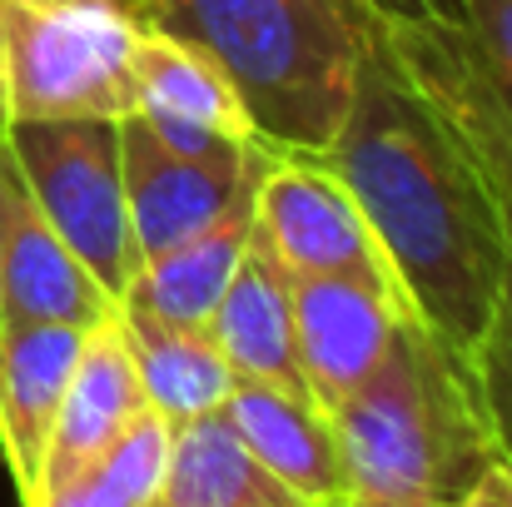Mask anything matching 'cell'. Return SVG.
I'll return each mask as SVG.
<instances>
[{
    "instance_id": "obj_1",
    "label": "cell",
    "mask_w": 512,
    "mask_h": 507,
    "mask_svg": "<svg viewBox=\"0 0 512 507\" xmlns=\"http://www.w3.org/2000/svg\"><path fill=\"white\" fill-rule=\"evenodd\" d=\"M324 160L353 189L413 314L468 358L503 279L498 199L463 135L398 65L383 25L358 60Z\"/></svg>"
},
{
    "instance_id": "obj_2",
    "label": "cell",
    "mask_w": 512,
    "mask_h": 507,
    "mask_svg": "<svg viewBox=\"0 0 512 507\" xmlns=\"http://www.w3.org/2000/svg\"><path fill=\"white\" fill-rule=\"evenodd\" d=\"M145 30L209 55L274 150L324 155L358 60L383 25L368 0H130Z\"/></svg>"
},
{
    "instance_id": "obj_3",
    "label": "cell",
    "mask_w": 512,
    "mask_h": 507,
    "mask_svg": "<svg viewBox=\"0 0 512 507\" xmlns=\"http://www.w3.org/2000/svg\"><path fill=\"white\" fill-rule=\"evenodd\" d=\"M343 498L363 507H438L493 458L468 358L423 319H403L388 358L329 413Z\"/></svg>"
},
{
    "instance_id": "obj_4",
    "label": "cell",
    "mask_w": 512,
    "mask_h": 507,
    "mask_svg": "<svg viewBox=\"0 0 512 507\" xmlns=\"http://www.w3.org/2000/svg\"><path fill=\"white\" fill-rule=\"evenodd\" d=\"M130 0H0V105L10 120L135 115Z\"/></svg>"
},
{
    "instance_id": "obj_5",
    "label": "cell",
    "mask_w": 512,
    "mask_h": 507,
    "mask_svg": "<svg viewBox=\"0 0 512 507\" xmlns=\"http://www.w3.org/2000/svg\"><path fill=\"white\" fill-rule=\"evenodd\" d=\"M383 35L398 55V65L418 80V90L448 115V125L463 135L468 155L478 160L503 224V279L488 314V329L468 353V373L478 388V408L488 423L493 458L512 468V115L503 100L478 75L473 55L458 40V25L438 20H383Z\"/></svg>"
},
{
    "instance_id": "obj_6",
    "label": "cell",
    "mask_w": 512,
    "mask_h": 507,
    "mask_svg": "<svg viewBox=\"0 0 512 507\" xmlns=\"http://www.w3.org/2000/svg\"><path fill=\"white\" fill-rule=\"evenodd\" d=\"M0 140L55 234L120 304L140 269L125 209L120 120H10Z\"/></svg>"
},
{
    "instance_id": "obj_7",
    "label": "cell",
    "mask_w": 512,
    "mask_h": 507,
    "mask_svg": "<svg viewBox=\"0 0 512 507\" xmlns=\"http://www.w3.org/2000/svg\"><path fill=\"white\" fill-rule=\"evenodd\" d=\"M254 229L294 279H358L393 304H408L403 279L393 274L373 224L363 219L353 189L324 155L304 150H264L254 179ZM418 319V314H413Z\"/></svg>"
},
{
    "instance_id": "obj_8",
    "label": "cell",
    "mask_w": 512,
    "mask_h": 507,
    "mask_svg": "<svg viewBox=\"0 0 512 507\" xmlns=\"http://www.w3.org/2000/svg\"><path fill=\"white\" fill-rule=\"evenodd\" d=\"M269 145L254 150H214L189 155L165 145L140 115L120 120V169H125V209L140 264L184 244L204 224H214L229 204H239L264 165Z\"/></svg>"
},
{
    "instance_id": "obj_9",
    "label": "cell",
    "mask_w": 512,
    "mask_h": 507,
    "mask_svg": "<svg viewBox=\"0 0 512 507\" xmlns=\"http://www.w3.org/2000/svg\"><path fill=\"white\" fill-rule=\"evenodd\" d=\"M120 304L55 234L35 204L15 155L0 140V324H75L95 329Z\"/></svg>"
},
{
    "instance_id": "obj_10",
    "label": "cell",
    "mask_w": 512,
    "mask_h": 507,
    "mask_svg": "<svg viewBox=\"0 0 512 507\" xmlns=\"http://www.w3.org/2000/svg\"><path fill=\"white\" fill-rule=\"evenodd\" d=\"M294 353L309 398L334 413L343 398L388 358L398 324L413 319L388 294L358 279H294L289 274Z\"/></svg>"
},
{
    "instance_id": "obj_11",
    "label": "cell",
    "mask_w": 512,
    "mask_h": 507,
    "mask_svg": "<svg viewBox=\"0 0 512 507\" xmlns=\"http://www.w3.org/2000/svg\"><path fill=\"white\" fill-rule=\"evenodd\" d=\"M130 75H135V115L174 150L214 155V150L264 145L239 90L209 55L140 25Z\"/></svg>"
},
{
    "instance_id": "obj_12",
    "label": "cell",
    "mask_w": 512,
    "mask_h": 507,
    "mask_svg": "<svg viewBox=\"0 0 512 507\" xmlns=\"http://www.w3.org/2000/svg\"><path fill=\"white\" fill-rule=\"evenodd\" d=\"M115 314L105 324L85 329V348L75 358V373L65 383V398H60V413H55V428H50V443H45L35 498L45 488L85 473L95 458H105L130 433V423L150 408Z\"/></svg>"
},
{
    "instance_id": "obj_13",
    "label": "cell",
    "mask_w": 512,
    "mask_h": 507,
    "mask_svg": "<svg viewBox=\"0 0 512 507\" xmlns=\"http://www.w3.org/2000/svg\"><path fill=\"white\" fill-rule=\"evenodd\" d=\"M85 348L75 324H0V458L20 507L40 488L45 443Z\"/></svg>"
},
{
    "instance_id": "obj_14",
    "label": "cell",
    "mask_w": 512,
    "mask_h": 507,
    "mask_svg": "<svg viewBox=\"0 0 512 507\" xmlns=\"http://www.w3.org/2000/svg\"><path fill=\"white\" fill-rule=\"evenodd\" d=\"M204 334L214 338V348L224 353V363L234 368L239 383H264V388H284V393L309 398L304 373H299V353H294L289 274L259 229L249 234V249H244L224 299L214 304Z\"/></svg>"
},
{
    "instance_id": "obj_15",
    "label": "cell",
    "mask_w": 512,
    "mask_h": 507,
    "mask_svg": "<svg viewBox=\"0 0 512 507\" xmlns=\"http://www.w3.org/2000/svg\"><path fill=\"white\" fill-rule=\"evenodd\" d=\"M224 418L304 507H334L343 498L339 443L329 413L314 398L264 383H234V393L224 398Z\"/></svg>"
},
{
    "instance_id": "obj_16",
    "label": "cell",
    "mask_w": 512,
    "mask_h": 507,
    "mask_svg": "<svg viewBox=\"0 0 512 507\" xmlns=\"http://www.w3.org/2000/svg\"><path fill=\"white\" fill-rule=\"evenodd\" d=\"M249 234H254V189L239 204H229L214 224L189 234L184 244L145 259L120 304H130L150 319L179 324V329H204L249 249Z\"/></svg>"
},
{
    "instance_id": "obj_17",
    "label": "cell",
    "mask_w": 512,
    "mask_h": 507,
    "mask_svg": "<svg viewBox=\"0 0 512 507\" xmlns=\"http://www.w3.org/2000/svg\"><path fill=\"white\" fill-rule=\"evenodd\" d=\"M155 507H304L219 413L170 428L165 478Z\"/></svg>"
},
{
    "instance_id": "obj_18",
    "label": "cell",
    "mask_w": 512,
    "mask_h": 507,
    "mask_svg": "<svg viewBox=\"0 0 512 507\" xmlns=\"http://www.w3.org/2000/svg\"><path fill=\"white\" fill-rule=\"evenodd\" d=\"M115 319H120L125 348H130L135 378L145 388V403L170 428L224 408V398L234 393L239 378L204 329H179V324L130 309V304H120Z\"/></svg>"
},
{
    "instance_id": "obj_19",
    "label": "cell",
    "mask_w": 512,
    "mask_h": 507,
    "mask_svg": "<svg viewBox=\"0 0 512 507\" xmlns=\"http://www.w3.org/2000/svg\"><path fill=\"white\" fill-rule=\"evenodd\" d=\"M165 453H170V423L155 408H145L105 458L45 488L25 507H155L160 478H165Z\"/></svg>"
},
{
    "instance_id": "obj_20",
    "label": "cell",
    "mask_w": 512,
    "mask_h": 507,
    "mask_svg": "<svg viewBox=\"0 0 512 507\" xmlns=\"http://www.w3.org/2000/svg\"><path fill=\"white\" fill-rule=\"evenodd\" d=\"M458 40L512 115V0H463Z\"/></svg>"
},
{
    "instance_id": "obj_21",
    "label": "cell",
    "mask_w": 512,
    "mask_h": 507,
    "mask_svg": "<svg viewBox=\"0 0 512 507\" xmlns=\"http://www.w3.org/2000/svg\"><path fill=\"white\" fill-rule=\"evenodd\" d=\"M438 507H512V468L488 463L458 498H448V503H438Z\"/></svg>"
},
{
    "instance_id": "obj_22",
    "label": "cell",
    "mask_w": 512,
    "mask_h": 507,
    "mask_svg": "<svg viewBox=\"0 0 512 507\" xmlns=\"http://www.w3.org/2000/svg\"><path fill=\"white\" fill-rule=\"evenodd\" d=\"M383 20H438V25H458L463 20V0H368Z\"/></svg>"
},
{
    "instance_id": "obj_23",
    "label": "cell",
    "mask_w": 512,
    "mask_h": 507,
    "mask_svg": "<svg viewBox=\"0 0 512 507\" xmlns=\"http://www.w3.org/2000/svg\"><path fill=\"white\" fill-rule=\"evenodd\" d=\"M334 507H363V503H353V498H339V503H334Z\"/></svg>"
},
{
    "instance_id": "obj_24",
    "label": "cell",
    "mask_w": 512,
    "mask_h": 507,
    "mask_svg": "<svg viewBox=\"0 0 512 507\" xmlns=\"http://www.w3.org/2000/svg\"><path fill=\"white\" fill-rule=\"evenodd\" d=\"M0 130H5V105H0Z\"/></svg>"
}]
</instances>
